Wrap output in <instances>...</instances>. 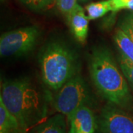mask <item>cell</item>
Here are the masks:
<instances>
[{"mask_svg": "<svg viewBox=\"0 0 133 133\" xmlns=\"http://www.w3.org/2000/svg\"><path fill=\"white\" fill-rule=\"evenodd\" d=\"M89 64L91 79L98 94L108 103L133 113V95L112 52L104 46L95 47Z\"/></svg>", "mask_w": 133, "mask_h": 133, "instance_id": "cell-1", "label": "cell"}, {"mask_svg": "<svg viewBox=\"0 0 133 133\" xmlns=\"http://www.w3.org/2000/svg\"><path fill=\"white\" fill-rule=\"evenodd\" d=\"M0 99L25 133L47 119L48 101L27 77L2 81Z\"/></svg>", "mask_w": 133, "mask_h": 133, "instance_id": "cell-2", "label": "cell"}, {"mask_svg": "<svg viewBox=\"0 0 133 133\" xmlns=\"http://www.w3.org/2000/svg\"><path fill=\"white\" fill-rule=\"evenodd\" d=\"M38 62L44 84L57 91L79 74L80 62L76 52L65 43L52 41L41 50Z\"/></svg>", "mask_w": 133, "mask_h": 133, "instance_id": "cell-3", "label": "cell"}, {"mask_svg": "<svg viewBox=\"0 0 133 133\" xmlns=\"http://www.w3.org/2000/svg\"><path fill=\"white\" fill-rule=\"evenodd\" d=\"M56 92L48 98L49 103L56 112L64 115L66 118L81 107L93 109L97 104L88 84L79 74Z\"/></svg>", "mask_w": 133, "mask_h": 133, "instance_id": "cell-4", "label": "cell"}, {"mask_svg": "<svg viewBox=\"0 0 133 133\" xmlns=\"http://www.w3.org/2000/svg\"><path fill=\"white\" fill-rule=\"evenodd\" d=\"M36 26H27L2 34L0 55L2 57L22 56L35 48L40 36Z\"/></svg>", "mask_w": 133, "mask_h": 133, "instance_id": "cell-5", "label": "cell"}, {"mask_svg": "<svg viewBox=\"0 0 133 133\" xmlns=\"http://www.w3.org/2000/svg\"><path fill=\"white\" fill-rule=\"evenodd\" d=\"M96 122L103 133H133V113L108 102L96 116Z\"/></svg>", "mask_w": 133, "mask_h": 133, "instance_id": "cell-6", "label": "cell"}, {"mask_svg": "<svg viewBox=\"0 0 133 133\" xmlns=\"http://www.w3.org/2000/svg\"><path fill=\"white\" fill-rule=\"evenodd\" d=\"M66 119L68 133H95L97 129L96 116L88 106L78 108Z\"/></svg>", "mask_w": 133, "mask_h": 133, "instance_id": "cell-7", "label": "cell"}, {"mask_svg": "<svg viewBox=\"0 0 133 133\" xmlns=\"http://www.w3.org/2000/svg\"><path fill=\"white\" fill-rule=\"evenodd\" d=\"M70 28L78 42L84 44L89 30V19L83 8L77 4L72 12L66 16Z\"/></svg>", "mask_w": 133, "mask_h": 133, "instance_id": "cell-8", "label": "cell"}, {"mask_svg": "<svg viewBox=\"0 0 133 133\" xmlns=\"http://www.w3.org/2000/svg\"><path fill=\"white\" fill-rule=\"evenodd\" d=\"M67 124L66 116L57 113L36 125L28 133H68Z\"/></svg>", "mask_w": 133, "mask_h": 133, "instance_id": "cell-9", "label": "cell"}, {"mask_svg": "<svg viewBox=\"0 0 133 133\" xmlns=\"http://www.w3.org/2000/svg\"><path fill=\"white\" fill-rule=\"evenodd\" d=\"M0 133H25L21 125L0 99Z\"/></svg>", "mask_w": 133, "mask_h": 133, "instance_id": "cell-10", "label": "cell"}, {"mask_svg": "<svg viewBox=\"0 0 133 133\" xmlns=\"http://www.w3.org/2000/svg\"><path fill=\"white\" fill-rule=\"evenodd\" d=\"M114 42L118 51L133 62V42L121 28L115 30Z\"/></svg>", "mask_w": 133, "mask_h": 133, "instance_id": "cell-11", "label": "cell"}, {"mask_svg": "<svg viewBox=\"0 0 133 133\" xmlns=\"http://www.w3.org/2000/svg\"><path fill=\"white\" fill-rule=\"evenodd\" d=\"M87 17L90 21L95 20L103 17L109 12H112V8L109 0H102L100 2H92L86 6Z\"/></svg>", "mask_w": 133, "mask_h": 133, "instance_id": "cell-12", "label": "cell"}, {"mask_svg": "<svg viewBox=\"0 0 133 133\" xmlns=\"http://www.w3.org/2000/svg\"><path fill=\"white\" fill-rule=\"evenodd\" d=\"M118 64L128 81L129 85L133 91V62L126 57L124 54L119 52Z\"/></svg>", "mask_w": 133, "mask_h": 133, "instance_id": "cell-13", "label": "cell"}, {"mask_svg": "<svg viewBox=\"0 0 133 133\" xmlns=\"http://www.w3.org/2000/svg\"><path fill=\"white\" fill-rule=\"evenodd\" d=\"M19 2L30 10L35 12H39L46 9L54 0H19Z\"/></svg>", "mask_w": 133, "mask_h": 133, "instance_id": "cell-14", "label": "cell"}, {"mask_svg": "<svg viewBox=\"0 0 133 133\" xmlns=\"http://www.w3.org/2000/svg\"><path fill=\"white\" fill-rule=\"evenodd\" d=\"M121 28L133 42V12L124 16L119 23Z\"/></svg>", "mask_w": 133, "mask_h": 133, "instance_id": "cell-15", "label": "cell"}, {"mask_svg": "<svg viewBox=\"0 0 133 133\" xmlns=\"http://www.w3.org/2000/svg\"><path fill=\"white\" fill-rule=\"evenodd\" d=\"M112 13L122 10H128L133 12V0H109Z\"/></svg>", "mask_w": 133, "mask_h": 133, "instance_id": "cell-16", "label": "cell"}, {"mask_svg": "<svg viewBox=\"0 0 133 133\" xmlns=\"http://www.w3.org/2000/svg\"><path fill=\"white\" fill-rule=\"evenodd\" d=\"M77 2L78 0H57L56 5L62 14L67 16L78 4Z\"/></svg>", "mask_w": 133, "mask_h": 133, "instance_id": "cell-17", "label": "cell"}, {"mask_svg": "<svg viewBox=\"0 0 133 133\" xmlns=\"http://www.w3.org/2000/svg\"><path fill=\"white\" fill-rule=\"evenodd\" d=\"M95 133H103L102 132H101L98 129H96V130H95Z\"/></svg>", "mask_w": 133, "mask_h": 133, "instance_id": "cell-18", "label": "cell"}, {"mask_svg": "<svg viewBox=\"0 0 133 133\" xmlns=\"http://www.w3.org/2000/svg\"><path fill=\"white\" fill-rule=\"evenodd\" d=\"M78 2H84L86 1H87V0H78Z\"/></svg>", "mask_w": 133, "mask_h": 133, "instance_id": "cell-19", "label": "cell"}]
</instances>
